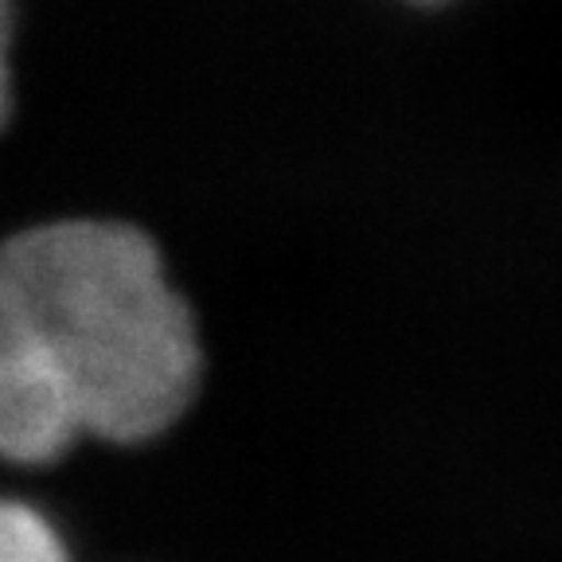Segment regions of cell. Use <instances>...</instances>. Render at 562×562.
<instances>
[{"mask_svg":"<svg viewBox=\"0 0 562 562\" xmlns=\"http://www.w3.org/2000/svg\"><path fill=\"white\" fill-rule=\"evenodd\" d=\"M200 386L192 308L125 223H44L0 258V446L47 465L82 434L145 441Z\"/></svg>","mask_w":562,"mask_h":562,"instance_id":"6da1fadb","label":"cell"},{"mask_svg":"<svg viewBox=\"0 0 562 562\" xmlns=\"http://www.w3.org/2000/svg\"><path fill=\"white\" fill-rule=\"evenodd\" d=\"M0 562H67L59 527L32 504L9 501L0 516Z\"/></svg>","mask_w":562,"mask_h":562,"instance_id":"7a4b0ae2","label":"cell"}]
</instances>
